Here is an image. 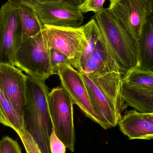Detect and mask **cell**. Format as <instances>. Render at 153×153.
I'll return each mask as SVG.
<instances>
[{"label":"cell","mask_w":153,"mask_h":153,"mask_svg":"<svg viewBox=\"0 0 153 153\" xmlns=\"http://www.w3.org/2000/svg\"><path fill=\"white\" fill-rule=\"evenodd\" d=\"M26 102L23 120L25 129L42 153H51L49 137L53 124L48 103L49 92L45 82L26 75Z\"/></svg>","instance_id":"1"},{"label":"cell","mask_w":153,"mask_h":153,"mask_svg":"<svg viewBox=\"0 0 153 153\" xmlns=\"http://www.w3.org/2000/svg\"><path fill=\"white\" fill-rule=\"evenodd\" d=\"M62 87L71 97L74 104L78 106L87 117L104 129L111 128L110 126L96 112L84 81L79 71L68 64H62L57 71Z\"/></svg>","instance_id":"7"},{"label":"cell","mask_w":153,"mask_h":153,"mask_svg":"<svg viewBox=\"0 0 153 153\" xmlns=\"http://www.w3.org/2000/svg\"><path fill=\"white\" fill-rule=\"evenodd\" d=\"M61 1L67 2L71 4H74V5L80 6L84 0H61Z\"/></svg>","instance_id":"28"},{"label":"cell","mask_w":153,"mask_h":153,"mask_svg":"<svg viewBox=\"0 0 153 153\" xmlns=\"http://www.w3.org/2000/svg\"><path fill=\"white\" fill-rule=\"evenodd\" d=\"M26 80V75L19 69L10 65L0 64V90L23 120Z\"/></svg>","instance_id":"10"},{"label":"cell","mask_w":153,"mask_h":153,"mask_svg":"<svg viewBox=\"0 0 153 153\" xmlns=\"http://www.w3.org/2000/svg\"><path fill=\"white\" fill-rule=\"evenodd\" d=\"M82 26L87 39V43L80 60V68L81 65L92 55L101 37L100 30L93 17L89 22Z\"/></svg>","instance_id":"18"},{"label":"cell","mask_w":153,"mask_h":153,"mask_svg":"<svg viewBox=\"0 0 153 153\" xmlns=\"http://www.w3.org/2000/svg\"><path fill=\"white\" fill-rule=\"evenodd\" d=\"M121 94L124 102L143 113H153V89L122 82Z\"/></svg>","instance_id":"15"},{"label":"cell","mask_w":153,"mask_h":153,"mask_svg":"<svg viewBox=\"0 0 153 153\" xmlns=\"http://www.w3.org/2000/svg\"><path fill=\"white\" fill-rule=\"evenodd\" d=\"M0 153H22L18 142L9 136L0 141Z\"/></svg>","instance_id":"23"},{"label":"cell","mask_w":153,"mask_h":153,"mask_svg":"<svg viewBox=\"0 0 153 153\" xmlns=\"http://www.w3.org/2000/svg\"><path fill=\"white\" fill-rule=\"evenodd\" d=\"M49 147L51 153H65L66 151L65 145L57 136L54 129L49 137Z\"/></svg>","instance_id":"25"},{"label":"cell","mask_w":153,"mask_h":153,"mask_svg":"<svg viewBox=\"0 0 153 153\" xmlns=\"http://www.w3.org/2000/svg\"><path fill=\"white\" fill-rule=\"evenodd\" d=\"M50 58L53 75L57 74L58 67L62 64L71 65V61L66 55L53 48H50Z\"/></svg>","instance_id":"22"},{"label":"cell","mask_w":153,"mask_h":153,"mask_svg":"<svg viewBox=\"0 0 153 153\" xmlns=\"http://www.w3.org/2000/svg\"><path fill=\"white\" fill-rule=\"evenodd\" d=\"M18 7L8 0L0 8V64L14 66V56L22 42Z\"/></svg>","instance_id":"6"},{"label":"cell","mask_w":153,"mask_h":153,"mask_svg":"<svg viewBox=\"0 0 153 153\" xmlns=\"http://www.w3.org/2000/svg\"><path fill=\"white\" fill-rule=\"evenodd\" d=\"M109 12L137 42L153 14V0H110Z\"/></svg>","instance_id":"5"},{"label":"cell","mask_w":153,"mask_h":153,"mask_svg":"<svg viewBox=\"0 0 153 153\" xmlns=\"http://www.w3.org/2000/svg\"><path fill=\"white\" fill-rule=\"evenodd\" d=\"M93 17L123 76L127 71L139 65L137 42L107 8H103Z\"/></svg>","instance_id":"2"},{"label":"cell","mask_w":153,"mask_h":153,"mask_svg":"<svg viewBox=\"0 0 153 153\" xmlns=\"http://www.w3.org/2000/svg\"><path fill=\"white\" fill-rule=\"evenodd\" d=\"M0 105L10 125L16 133L25 129L24 121L17 114L13 106L0 90Z\"/></svg>","instance_id":"20"},{"label":"cell","mask_w":153,"mask_h":153,"mask_svg":"<svg viewBox=\"0 0 153 153\" xmlns=\"http://www.w3.org/2000/svg\"><path fill=\"white\" fill-rule=\"evenodd\" d=\"M153 18L151 15L137 41L139 65L142 69L153 71Z\"/></svg>","instance_id":"16"},{"label":"cell","mask_w":153,"mask_h":153,"mask_svg":"<svg viewBox=\"0 0 153 153\" xmlns=\"http://www.w3.org/2000/svg\"><path fill=\"white\" fill-rule=\"evenodd\" d=\"M105 1L106 0H84L79 7L83 13L93 12L96 14L103 9Z\"/></svg>","instance_id":"24"},{"label":"cell","mask_w":153,"mask_h":153,"mask_svg":"<svg viewBox=\"0 0 153 153\" xmlns=\"http://www.w3.org/2000/svg\"><path fill=\"white\" fill-rule=\"evenodd\" d=\"M47 100L56 135L66 148L74 152L75 134L72 100L62 86L52 89L48 94Z\"/></svg>","instance_id":"4"},{"label":"cell","mask_w":153,"mask_h":153,"mask_svg":"<svg viewBox=\"0 0 153 153\" xmlns=\"http://www.w3.org/2000/svg\"><path fill=\"white\" fill-rule=\"evenodd\" d=\"M18 10L22 29V38L35 36L44 29V26L31 7L23 4H19Z\"/></svg>","instance_id":"17"},{"label":"cell","mask_w":153,"mask_h":153,"mask_svg":"<svg viewBox=\"0 0 153 153\" xmlns=\"http://www.w3.org/2000/svg\"><path fill=\"white\" fill-rule=\"evenodd\" d=\"M13 65L28 76L44 82L53 75L50 48L44 29L35 36L22 38Z\"/></svg>","instance_id":"3"},{"label":"cell","mask_w":153,"mask_h":153,"mask_svg":"<svg viewBox=\"0 0 153 153\" xmlns=\"http://www.w3.org/2000/svg\"><path fill=\"white\" fill-rule=\"evenodd\" d=\"M0 124H2L5 126L10 127V125H9L7 119L5 117V115L2 110L1 105H0Z\"/></svg>","instance_id":"27"},{"label":"cell","mask_w":153,"mask_h":153,"mask_svg":"<svg viewBox=\"0 0 153 153\" xmlns=\"http://www.w3.org/2000/svg\"><path fill=\"white\" fill-rule=\"evenodd\" d=\"M17 134L20 138L27 153H42L32 137L25 129Z\"/></svg>","instance_id":"21"},{"label":"cell","mask_w":153,"mask_h":153,"mask_svg":"<svg viewBox=\"0 0 153 153\" xmlns=\"http://www.w3.org/2000/svg\"><path fill=\"white\" fill-rule=\"evenodd\" d=\"M80 73L85 83L95 111L107 122L110 127H115L118 125L121 116L92 80L84 74Z\"/></svg>","instance_id":"14"},{"label":"cell","mask_w":153,"mask_h":153,"mask_svg":"<svg viewBox=\"0 0 153 153\" xmlns=\"http://www.w3.org/2000/svg\"><path fill=\"white\" fill-rule=\"evenodd\" d=\"M120 131L130 140H152L153 138V113L129 111L119 121Z\"/></svg>","instance_id":"11"},{"label":"cell","mask_w":153,"mask_h":153,"mask_svg":"<svg viewBox=\"0 0 153 153\" xmlns=\"http://www.w3.org/2000/svg\"><path fill=\"white\" fill-rule=\"evenodd\" d=\"M44 31L49 48L66 55L71 65L79 71L80 60L87 43L82 25L77 28L44 26Z\"/></svg>","instance_id":"8"},{"label":"cell","mask_w":153,"mask_h":153,"mask_svg":"<svg viewBox=\"0 0 153 153\" xmlns=\"http://www.w3.org/2000/svg\"><path fill=\"white\" fill-rule=\"evenodd\" d=\"M87 75L96 84L121 116L126 108L121 94L123 74L120 72L109 71Z\"/></svg>","instance_id":"12"},{"label":"cell","mask_w":153,"mask_h":153,"mask_svg":"<svg viewBox=\"0 0 153 153\" xmlns=\"http://www.w3.org/2000/svg\"><path fill=\"white\" fill-rule=\"evenodd\" d=\"M9 1L18 4H23L28 5V4H32L36 3L42 2L49 1H57L60 0H9Z\"/></svg>","instance_id":"26"},{"label":"cell","mask_w":153,"mask_h":153,"mask_svg":"<svg viewBox=\"0 0 153 153\" xmlns=\"http://www.w3.org/2000/svg\"><path fill=\"white\" fill-rule=\"evenodd\" d=\"M113 71L120 72L122 74L101 34V37L93 53L90 58L81 65L79 71L89 75Z\"/></svg>","instance_id":"13"},{"label":"cell","mask_w":153,"mask_h":153,"mask_svg":"<svg viewBox=\"0 0 153 153\" xmlns=\"http://www.w3.org/2000/svg\"><path fill=\"white\" fill-rule=\"evenodd\" d=\"M44 26L77 28L84 22L79 6L64 1H49L28 4Z\"/></svg>","instance_id":"9"},{"label":"cell","mask_w":153,"mask_h":153,"mask_svg":"<svg viewBox=\"0 0 153 153\" xmlns=\"http://www.w3.org/2000/svg\"><path fill=\"white\" fill-rule=\"evenodd\" d=\"M122 82L142 85L153 89V71L136 66L124 74Z\"/></svg>","instance_id":"19"}]
</instances>
